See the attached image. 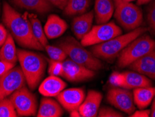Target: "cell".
Returning a JSON list of instances; mask_svg holds the SVG:
<instances>
[{
	"instance_id": "obj_18",
	"label": "cell",
	"mask_w": 155,
	"mask_h": 117,
	"mask_svg": "<svg viewBox=\"0 0 155 117\" xmlns=\"http://www.w3.org/2000/svg\"><path fill=\"white\" fill-rule=\"evenodd\" d=\"M115 12L113 0H95L94 17L97 24H104L111 19Z\"/></svg>"
},
{
	"instance_id": "obj_27",
	"label": "cell",
	"mask_w": 155,
	"mask_h": 117,
	"mask_svg": "<svg viewBox=\"0 0 155 117\" xmlns=\"http://www.w3.org/2000/svg\"><path fill=\"white\" fill-rule=\"evenodd\" d=\"M44 49L50 58L54 60L63 62L67 58V54L60 46H54L48 44L44 47Z\"/></svg>"
},
{
	"instance_id": "obj_23",
	"label": "cell",
	"mask_w": 155,
	"mask_h": 117,
	"mask_svg": "<svg viewBox=\"0 0 155 117\" xmlns=\"http://www.w3.org/2000/svg\"><path fill=\"white\" fill-rule=\"evenodd\" d=\"M14 40L12 35L8 34L6 42L2 46L0 49V60L10 63H16L18 58Z\"/></svg>"
},
{
	"instance_id": "obj_14",
	"label": "cell",
	"mask_w": 155,
	"mask_h": 117,
	"mask_svg": "<svg viewBox=\"0 0 155 117\" xmlns=\"http://www.w3.org/2000/svg\"><path fill=\"white\" fill-rule=\"evenodd\" d=\"M94 11H89L75 17L71 23V29L78 40H81L92 27L94 21Z\"/></svg>"
},
{
	"instance_id": "obj_29",
	"label": "cell",
	"mask_w": 155,
	"mask_h": 117,
	"mask_svg": "<svg viewBox=\"0 0 155 117\" xmlns=\"http://www.w3.org/2000/svg\"><path fill=\"white\" fill-rule=\"evenodd\" d=\"M109 83L113 87L124 88L125 79L124 73L114 72L109 77Z\"/></svg>"
},
{
	"instance_id": "obj_12",
	"label": "cell",
	"mask_w": 155,
	"mask_h": 117,
	"mask_svg": "<svg viewBox=\"0 0 155 117\" xmlns=\"http://www.w3.org/2000/svg\"><path fill=\"white\" fill-rule=\"evenodd\" d=\"M58 102L64 109L71 112L78 110L85 98V93L83 88H71L63 90L57 96Z\"/></svg>"
},
{
	"instance_id": "obj_26",
	"label": "cell",
	"mask_w": 155,
	"mask_h": 117,
	"mask_svg": "<svg viewBox=\"0 0 155 117\" xmlns=\"http://www.w3.org/2000/svg\"><path fill=\"white\" fill-rule=\"evenodd\" d=\"M18 114L10 98H5L0 102V117H16Z\"/></svg>"
},
{
	"instance_id": "obj_9",
	"label": "cell",
	"mask_w": 155,
	"mask_h": 117,
	"mask_svg": "<svg viewBox=\"0 0 155 117\" xmlns=\"http://www.w3.org/2000/svg\"><path fill=\"white\" fill-rule=\"evenodd\" d=\"M26 80L21 68L13 67L0 77V102L25 86Z\"/></svg>"
},
{
	"instance_id": "obj_13",
	"label": "cell",
	"mask_w": 155,
	"mask_h": 117,
	"mask_svg": "<svg viewBox=\"0 0 155 117\" xmlns=\"http://www.w3.org/2000/svg\"><path fill=\"white\" fill-rule=\"evenodd\" d=\"M103 95L99 91L90 90L80 106L78 111L83 117H95L98 115Z\"/></svg>"
},
{
	"instance_id": "obj_28",
	"label": "cell",
	"mask_w": 155,
	"mask_h": 117,
	"mask_svg": "<svg viewBox=\"0 0 155 117\" xmlns=\"http://www.w3.org/2000/svg\"><path fill=\"white\" fill-rule=\"evenodd\" d=\"M48 74L56 77H61L63 76V63L61 61L54 60H48Z\"/></svg>"
},
{
	"instance_id": "obj_35",
	"label": "cell",
	"mask_w": 155,
	"mask_h": 117,
	"mask_svg": "<svg viewBox=\"0 0 155 117\" xmlns=\"http://www.w3.org/2000/svg\"><path fill=\"white\" fill-rule=\"evenodd\" d=\"M131 117H149L150 116V110L140 109V110L135 111L131 114Z\"/></svg>"
},
{
	"instance_id": "obj_34",
	"label": "cell",
	"mask_w": 155,
	"mask_h": 117,
	"mask_svg": "<svg viewBox=\"0 0 155 117\" xmlns=\"http://www.w3.org/2000/svg\"><path fill=\"white\" fill-rule=\"evenodd\" d=\"M52 6H56L57 8L64 10L67 6L68 0H48Z\"/></svg>"
},
{
	"instance_id": "obj_37",
	"label": "cell",
	"mask_w": 155,
	"mask_h": 117,
	"mask_svg": "<svg viewBox=\"0 0 155 117\" xmlns=\"http://www.w3.org/2000/svg\"><path fill=\"white\" fill-rule=\"evenodd\" d=\"M69 114H70V116H72V117H80V116H81V114H80L78 110H74V111H72V112H69Z\"/></svg>"
},
{
	"instance_id": "obj_11",
	"label": "cell",
	"mask_w": 155,
	"mask_h": 117,
	"mask_svg": "<svg viewBox=\"0 0 155 117\" xmlns=\"http://www.w3.org/2000/svg\"><path fill=\"white\" fill-rule=\"evenodd\" d=\"M62 63L64 69L62 77L69 81H85L92 79L95 76L94 70L77 63L70 58H67Z\"/></svg>"
},
{
	"instance_id": "obj_3",
	"label": "cell",
	"mask_w": 155,
	"mask_h": 117,
	"mask_svg": "<svg viewBox=\"0 0 155 117\" xmlns=\"http://www.w3.org/2000/svg\"><path fill=\"white\" fill-rule=\"evenodd\" d=\"M147 30L145 27H139L127 34H120L111 40L92 47V53L97 58L105 60H112L119 56L121 51L132 41L142 35Z\"/></svg>"
},
{
	"instance_id": "obj_33",
	"label": "cell",
	"mask_w": 155,
	"mask_h": 117,
	"mask_svg": "<svg viewBox=\"0 0 155 117\" xmlns=\"http://www.w3.org/2000/svg\"><path fill=\"white\" fill-rule=\"evenodd\" d=\"M8 33L7 29L2 24H0V47L4 44L8 37Z\"/></svg>"
},
{
	"instance_id": "obj_7",
	"label": "cell",
	"mask_w": 155,
	"mask_h": 117,
	"mask_svg": "<svg viewBox=\"0 0 155 117\" xmlns=\"http://www.w3.org/2000/svg\"><path fill=\"white\" fill-rule=\"evenodd\" d=\"M122 34V29L114 22H108L92 26L90 31L81 40L83 46H90L104 43Z\"/></svg>"
},
{
	"instance_id": "obj_6",
	"label": "cell",
	"mask_w": 155,
	"mask_h": 117,
	"mask_svg": "<svg viewBox=\"0 0 155 117\" xmlns=\"http://www.w3.org/2000/svg\"><path fill=\"white\" fill-rule=\"evenodd\" d=\"M115 5L114 16L123 28L131 31L143 23V15L137 5L124 0H113Z\"/></svg>"
},
{
	"instance_id": "obj_24",
	"label": "cell",
	"mask_w": 155,
	"mask_h": 117,
	"mask_svg": "<svg viewBox=\"0 0 155 117\" xmlns=\"http://www.w3.org/2000/svg\"><path fill=\"white\" fill-rule=\"evenodd\" d=\"M90 2L91 0H68L64 13L69 16L81 15L87 12Z\"/></svg>"
},
{
	"instance_id": "obj_39",
	"label": "cell",
	"mask_w": 155,
	"mask_h": 117,
	"mask_svg": "<svg viewBox=\"0 0 155 117\" xmlns=\"http://www.w3.org/2000/svg\"><path fill=\"white\" fill-rule=\"evenodd\" d=\"M124 1H126V2H131L135 1V0H124Z\"/></svg>"
},
{
	"instance_id": "obj_38",
	"label": "cell",
	"mask_w": 155,
	"mask_h": 117,
	"mask_svg": "<svg viewBox=\"0 0 155 117\" xmlns=\"http://www.w3.org/2000/svg\"><path fill=\"white\" fill-rule=\"evenodd\" d=\"M152 1H153V0H137V4L138 5H143V4H147Z\"/></svg>"
},
{
	"instance_id": "obj_19",
	"label": "cell",
	"mask_w": 155,
	"mask_h": 117,
	"mask_svg": "<svg viewBox=\"0 0 155 117\" xmlns=\"http://www.w3.org/2000/svg\"><path fill=\"white\" fill-rule=\"evenodd\" d=\"M63 107L50 97H45L41 101L39 108L36 114L38 117H60L63 115Z\"/></svg>"
},
{
	"instance_id": "obj_22",
	"label": "cell",
	"mask_w": 155,
	"mask_h": 117,
	"mask_svg": "<svg viewBox=\"0 0 155 117\" xmlns=\"http://www.w3.org/2000/svg\"><path fill=\"white\" fill-rule=\"evenodd\" d=\"M125 83L124 88L131 90L141 87L150 86L152 82L146 76L140 74L137 72H124Z\"/></svg>"
},
{
	"instance_id": "obj_36",
	"label": "cell",
	"mask_w": 155,
	"mask_h": 117,
	"mask_svg": "<svg viewBox=\"0 0 155 117\" xmlns=\"http://www.w3.org/2000/svg\"><path fill=\"white\" fill-rule=\"evenodd\" d=\"M150 116L155 117V97L154 98L153 102H152L151 110H150Z\"/></svg>"
},
{
	"instance_id": "obj_2",
	"label": "cell",
	"mask_w": 155,
	"mask_h": 117,
	"mask_svg": "<svg viewBox=\"0 0 155 117\" xmlns=\"http://www.w3.org/2000/svg\"><path fill=\"white\" fill-rule=\"evenodd\" d=\"M17 53L26 83L31 90H35L41 81L45 74L46 60L42 55L30 50L18 49Z\"/></svg>"
},
{
	"instance_id": "obj_10",
	"label": "cell",
	"mask_w": 155,
	"mask_h": 117,
	"mask_svg": "<svg viewBox=\"0 0 155 117\" xmlns=\"http://www.w3.org/2000/svg\"><path fill=\"white\" fill-rule=\"evenodd\" d=\"M107 100L116 109L129 115H131L136 110L134 95L128 89L113 87L107 93Z\"/></svg>"
},
{
	"instance_id": "obj_17",
	"label": "cell",
	"mask_w": 155,
	"mask_h": 117,
	"mask_svg": "<svg viewBox=\"0 0 155 117\" xmlns=\"http://www.w3.org/2000/svg\"><path fill=\"white\" fill-rule=\"evenodd\" d=\"M68 28V25L62 18L55 14L48 15L44 26V32L48 39L53 40L61 36Z\"/></svg>"
},
{
	"instance_id": "obj_31",
	"label": "cell",
	"mask_w": 155,
	"mask_h": 117,
	"mask_svg": "<svg viewBox=\"0 0 155 117\" xmlns=\"http://www.w3.org/2000/svg\"><path fill=\"white\" fill-rule=\"evenodd\" d=\"M147 20L150 28L155 31V1L152 2L147 9Z\"/></svg>"
},
{
	"instance_id": "obj_5",
	"label": "cell",
	"mask_w": 155,
	"mask_h": 117,
	"mask_svg": "<svg viewBox=\"0 0 155 117\" xmlns=\"http://www.w3.org/2000/svg\"><path fill=\"white\" fill-rule=\"evenodd\" d=\"M155 49V41L149 35L139 36L129 43L118 56L117 66L124 68Z\"/></svg>"
},
{
	"instance_id": "obj_8",
	"label": "cell",
	"mask_w": 155,
	"mask_h": 117,
	"mask_svg": "<svg viewBox=\"0 0 155 117\" xmlns=\"http://www.w3.org/2000/svg\"><path fill=\"white\" fill-rule=\"evenodd\" d=\"M18 116H35L37 112V100L36 96L26 88L22 87L11 95L9 98Z\"/></svg>"
},
{
	"instance_id": "obj_25",
	"label": "cell",
	"mask_w": 155,
	"mask_h": 117,
	"mask_svg": "<svg viewBox=\"0 0 155 117\" xmlns=\"http://www.w3.org/2000/svg\"><path fill=\"white\" fill-rule=\"evenodd\" d=\"M27 16L31 22V29H32L34 36H35L38 42L43 47H45V46L48 45V38L45 34L44 29L43 28L41 22L36 17V15L32 14V13H27Z\"/></svg>"
},
{
	"instance_id": "obj_1",
	"label": "cell",
	"mask_w": 155,
	"mask_h": 117,
	"mask_svg": "<svg viewBox=\"0 0 155 117\" xmlns=\"http://www.w3.org/2000/svg\"><path fill=\"white\" fill-rule=\"evenodd\" d=\"M2 18L4 25L18 44L26 49L38 50L44 49L34 36L27 13L22 15L7 2H4Z\"/></svg>"
},
{
	"instance_id": "obj_4",
	"label": "cell",
	"mask_w": 155,
	"mask_h": 117,
	"mask_svg": "<svg viewBox=\"0 0 155 117\" xmlns=\"http://www.w3.org/2000/svg\"><path fill=\"white\" fill-rule=\"evenodd\" d=\"M58 46L64 50L71 60L90 70L97 71L103 67L100 59L85 49V46L74 37L68 36L63 39L58 43Z\"/></svg>"
},
{
	"instance_id": "obj_30",
	"label": "cell",
	"mask_w": 155,
	"mask_h": 117,
	"mask_svg": "<svg viewBox=\"0 0 155 117\" xmlns=\"http://www.w3.org/2000/svg\"><path fill=\"white\" fill-rule=\"evenodd\" d=\"M98 116L99 117H122L123 114L116 111L110 107H103L100 108L98 112Z\"/></svg>"
},
{
	"instance_id": "obj_15",
	"label": "cell",
	"mask_w": 155,
	"mask_h": 117,
	"mask_svg": "<svg viewBox=\"0 0 155 117\" xmlns=\"http://www.w3.org/2000/svg\"><path fill=\"white\" fill-rule=\"evenodd\" d=\"M129 67L135 72L155 79V49L141 57Z\"/></svg>"
},
{
	"instance_id": "obj_21",
	"label": "cell",
	"mask_w": 155,
	"mask_h": 117,
	"mask_svg": "<svg viewBox=\"0 0 155 117\" xmlns=\"http://www.w3.org/2000/svg\"><path fill=\"white\" fill-rule=\"evenodd\" d=\"M134 100L139 109H145L151 104L155 97V87L145 86L134 89Z\"/></svg>"
},
{
	"instance_id": "obj_32",
	"label": "cell",
	"mask_w": 155,
	"mask_h": 117,
	"mask_svg": "<svg viewBox=\"0 0 155 117\" xmlns=\"http://www.w3.org/2000/svg\"><path fill=\"white\" fill-rule=\"evenodd\" d=\"M14 65L15 64L8 63V62L0 60V77H2V75L7 72L11 68H13L14 67Z\"/></svg>"
},
{
	"instance_id": "obj_20",
	"label": "cell",
	"mask_w": 155,
	"mask_h": 117,
	"mask_svg": "<svg viewBox=\"0 0 155 117\" xmlns=\"http://www.w3.org/2000/svg\"><path fill=\"white\" fill-rule=\"evenodd\" d=\"M15 6L28 11L38 13H47L51 11L53 6L48 0H12Z\"/></svg>"
},
{
	"instance_id": "obj_16",
	"label": "cell",
	"mask_w": 155,
	"mask_h": 117,
	"mask_svg": "<svg viewBox=\"0 0 155 117\" xmlns=\"http://www.w3.org/2000/svg\"><path fill=\"white\" fill-rule=\"evenodd\" d=\"M66 87L67 84L60 77L50 75L41 83L38 91L44 97H57Z\"/></svg>"
}]
</instances>
